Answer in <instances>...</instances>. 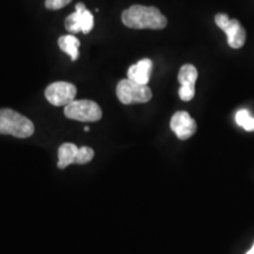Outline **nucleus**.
Listing matches in <instances>:
<instances>
[{"instance_id":"obj_1","label":"nucleus","mask_w":254,"mask_h":254,"mask_svg":"<svg viewBox=\"0 0 254 254\" xmlns=\"http://www.w3.org/2000/svg\"><path fill=\"white\" fill-rule=\"evenodd\" d=\"M122 20L134 30H163L167 25V18L154 6L133 5L123 12Z\"/></svg>"},{"instance_id":"obj_2","label":"nucleus","mask_w":254,"mask_h":254,"mask_svg":"<svg viewBox=\"0 0 254 254\" xmlns=\"http://www.w3.org/2000/svg\"><path fill=\"white\" fill-rule=\"evenodd\" d=\"M34 133V125L30 119L13 110H0V134H9L15 138H28Z\"/></svg>"},{"instance_id":"obj_3","label":"nucleus","mask_w":254,"mask_h":254,"mask_svg":"<svg viewBox=\"0 0 254 254\" xmlns=\"http://www.w3.org/2000/svg\"><path fill=\"white\" fill-rule=\"evenodd\" d=\"M117 97L124 105L144 104L152 99V91L147 85L139 84L131 79H123L117 86Z\"/></svg>"},{"instance_id":"obj_4","label":"nucleus","mask_w":254,"mask_h":254,"mask_svg":"<svg viewBox=\"0 0 254 254\" xmlns=\"http://www.w3.org/2000/svg\"><path fill=\"white\" fill-rule=\"evenodd\" d=\"M64 113L68 119L78 120L82 123H94L101 119L103 112L100 106L92 100H73L66 105Z\"/></svg>"},{"instance_id":"obj_5","label":"nucleus","mask_w":254,"mask_h":254,"mask_svg":"<svg viewBox=\"0 0 254 254\" xmlns=\"http://www.w3.org/2000/svg\"><path fill=\"white\" fill-rule=\"evenodd\" d=\"M214 21L226 33L227 43L232 49H240L246 43V31L238 19H231L226 13H218Z\"/></svg>"},{"instance_id":"obj_6","label":"nucleus","mask_w":254,"mask_h":254,"mask_svg":"<svg viewBox=\"0 0 254 254\" xmlns=\"http://www.w3.org/2000/svg\"><path fill=\"white\" fill-rule=\"evenodd\" d=\"M94 19L93 14L86 8L85 4L78 2L75 5V12L69 14L65 20V28L69 33H79L82 32L84 34L90 33L93 28Z\"/></svg>"},{"instance_id":"obj_7","label":"nucleus","mask_w":254,"mask_h":254,"mask_svg":"<svg viewBox=\"0 0 254 254\" xmlns=\"http://www.w3.org/2000/svg\"><path fill=\"white\" fill-rule=\"evenodd\" d=\"M77 87L66 81H57L47 86L45 97L53 106H66L75 99Z\"/></svg>"},{"instance_id":"obj_8","label":"nucleus","mask_w":254,"mask_h":254,"mask_svg":"<svg viewBox=\"0 0 254 254\" xmlns=\"http://www.w3.org/2000/svg\"><path fill=\"white\" fill-rule=\"evenodd\" d=\"M196 79H198V71L194 66L190 64L182 66L179 74H178V81L182 85V87L179 88L180 99L190 101L194 98Z\"/></svg>"},{"instance_id":"obj_9","label":"nucleus","mask_w":254,"mask_h":254,"mask_svg":"<svg viewBox=\"0 0 254 254\" xmlns=\"http://www.w3.org/2000/svg\"><path fill=\"white\" fill-rule=\"evenodd\" d=\"M171 129L180 140H187L195 133L196 123L185 111H179L171 119Z\"/></svg>"},{"instance_id":"obj_10","label":"nucleus","mask_w":254,"mask_h":254,"mask_svg":"<svg viewBox=\"0 0 254 254\" xmlns=\"http://www.w3.org/2000/svg\"><path fill=\"white\" fill-rule=\"evenodd\" d=\"M152 68H153V63H152L151 59H141L128 68L127 78L135 82H139V84L147 85L151 78Z\"/></svg>"},{"instance_id":"obj_11","label":"nucleus","mask_w":254,"mask_h":254,"mask_svg":"<svg viewBox=\"0 0 254 254\" xmlns=\"http://www.w3.org/2000/svg\"><path fill=\"white\" fill-rule=\"evenodd\" d=\"M79 147L77 145L71 144V142H65L59 147L58 150V167L66 168L69 165L75 164V158H77Z\"/></svg>"},{"instance_id":"obj_12","label":"nucleus","mask_w":254,"mask_h":254,"mask_svg":"<svg viewBox=\"0 0 254 254\" xmlns=\"http://www.w3.org/2000/svg\"><path fill=\"white\" fill-rule=\"evenodd\" d=\"M58 45L63 52L67 53L72 62H74V60L78 59L79 46H80V41H79L78 38L72 36V34H68V36H63L59 38Z\"/></svg>"},{"instance_id":"obj_13","label":"nucleus","mask_w":254,"mask_h":254,"mask_svg":"<svg viewBox=\"0 0 254 254\" xmlns=\"http://www.w3.org/2000/svg\"><path fill=\"white\" fill-rule=\"evenodd\" d=\"M236 122L240 127H243L246 131H254V118L251 116L247 110H240L236 114Z\"/></svg>"},{"instance_id":"obj_14","label":"nucleus","mask_w":254,"mask_h":254,"mask_svg":"<svg viewBox=\"0 0 254 254\" xmlns=\"http://www.w3.org/2000/svg\"><path fill=\"white\" fill-rule=\"evenodd\" d=\"M94 157V151L92 150L91 147H87V146H82V147H79L77 158H75V164L84 165L87 164L88 161H91Z\"/></svg>"},{"instance_id":"obj_15","label":"nucleus","mask_w":254,"mask_h":254,"mask_svg":"<svg viewBox=\"0 0 254 254\" xmlns=\"http://www.w3.org/2000/svg\"><path fill=\"white\" fill-rule=\"evenodd\" d=\"M72 0H45V6L47 9H60L65 7L66 5H68Z\"/></svg>"},{"instance_id":"obj_16","label":"nucleus","mask_w":254,"mask_h":254,"mask_svg":"<svg viewBox=\"0 0 254 254\" xmlns=\"http://www.w3.org/2000/svg\"><path fill=\"white\" fill-rule=\"evenodd\" d=\"M246 254H254V250H253V249H251L250 251H247Z\"/></svg>"},{"instance_id":"obj_17","label":"nucleus","mask_w":254,"mask_h":254,"mask_svg":"<svg viewBox=\"0 0 254 254\" xmlns=\"http://www.w3.org/2000/svg\"><path fill=\"white\" fill-rule=\"evenodd\" d=\"M84 131H85V132H88V131H90V127L86 126V127H85V128H84Z\"/></svg>"},{"instance_id":"obj_18","label":"nucleus","mask_w":254,"mask_h":254,"mask_svg":"<svg viewBox=\"0 0 254 254\" xmlns=\"http://www.w3.org/2000/svg\"><path fill=\"white\" fill-rule=\"evenodd\" d=\"M252 249H253V250H254V245H253V246H252Z\"/></svg>"}]
</instances>
